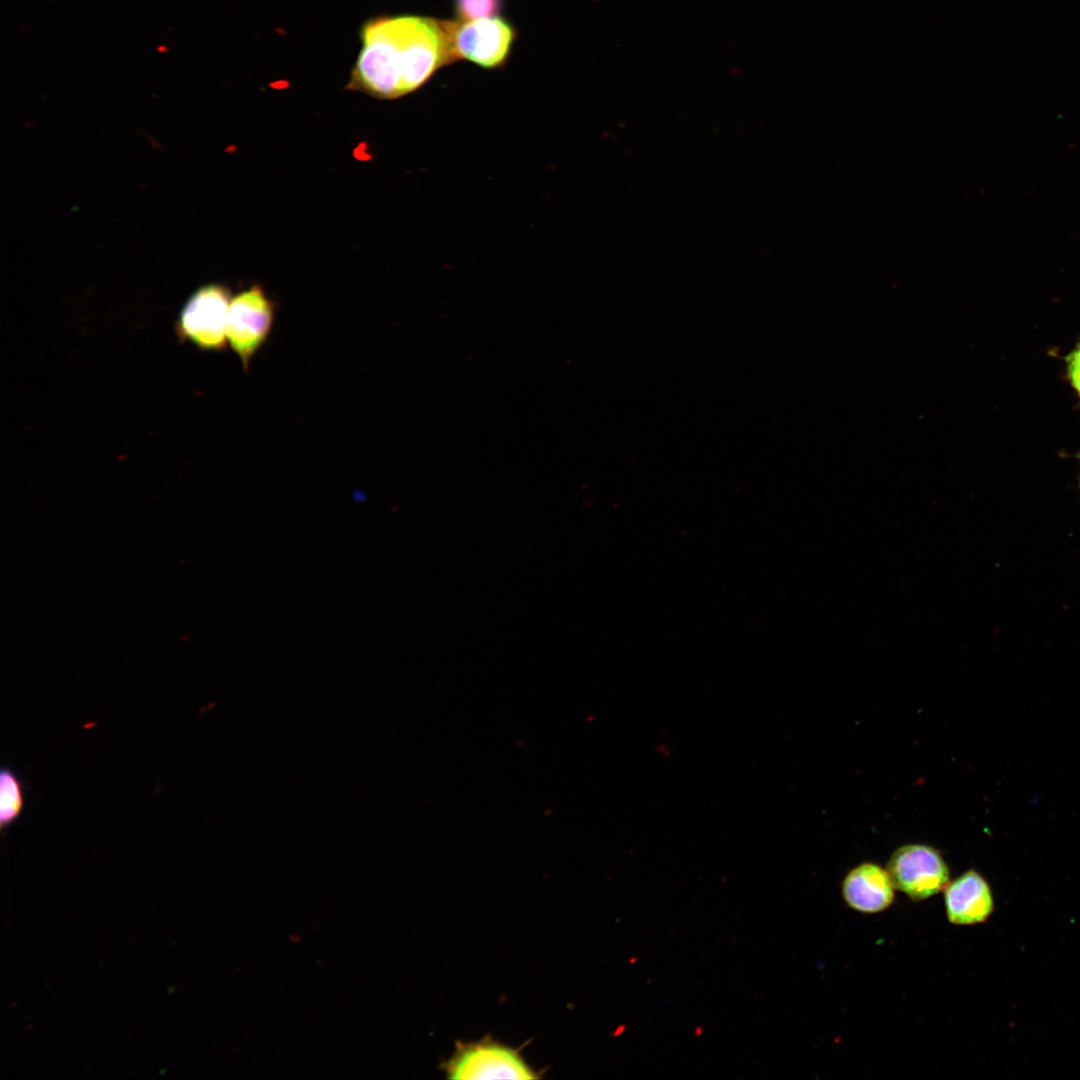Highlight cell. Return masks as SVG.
I'll list each match as a JSON object with an SVG mask.
<instances>
[{
  "mask_svg": "<svg viewBox=\"0 0 1080 1080\" xmlns=\"http://www.w3.org/2000/svg\"><path fill=\"white\" fill-rule=\"evenodd\" d=\"M361 49L345 89L396 99L423 86L456 61L447 21L418 15H378L362 23Z\"/></svg>",
  "mask_w": 1080,
  "mask_h": 1080,
  "instance_id": "1",
  "label": "cell"
},
{
  "mask_svg": "<svg viewBox=\"0 0 1080 1080\" xmlns=\"http://www.w3.org/2000/svg\"><path fill=\"white\" fill-rule=\"evenodd\" d=\"M450 1079H535L537 1073L519 1050L490 1038L458 1042L452 1057L443 1064Z\"/></svg>",
  "mask_w": 1080,
  "mask_h": 1080,
  "instance_id": "2",
  "label": "cell"
},
{
  "mask_svg": "<svg viewBox=\"0 0 1080 1080\" xmlns=\"http://www.w3.org/2000/svg\"><path fill=\"white\" fill-rule=\"evenodd\" d=\"M230 289L211 283L197 289L183 306L176 323L178 336L208 351H222L227 344Z\"/></svg>",
  "mask_w": 1080,
  "mask_h": 1080,
  "instance_id": "3",
  "label": "cell"
},
{
  "mask_svg": "<svg viewBox=\"0 0 1080 1080\" xmlns=\"http://www.w3.org/2000/svg\"><path fill=\"white\" fill-rule=\"evenodd\" d=\"M275 319V305L259 285L232 298L226 327L227 341L247 372L266 343Z\"/></svg>",
  "mask_w": 1080,
  "mask_h": 1080,
  "instance_id": "4",
  "label": "cell"
},
{
  "mask_svg": "<svg viewBox=\"0 0 1080 1080\" xmlns=\"http://www.w3.org/2000/svg\"><path fill=\"white\" fill-rule=\"evenodd\" d=\"M456 60L466 59L486 69L503 66L512 50L516 31L507 20L494 16L471 21H447Z\"/></svg>",
  "mask_w": 1080,
  "mask_h": 1080,
  "instance_id": "5",
  "label": "cell"
},
{
  "mask_svg": "<svg viewBox=\"0 0 1080 1080\" xmlns=\"http://www.w3.org/2000/svg\"><path fill=\"white\" fill-rule=\"evenodd\" d=\"M886 869L895 889L914 901H922L943 891L950 872L941 853L925 844H906L890 856Z\"/></svg>",
  "mask_w": 1080,
  "mask_h": 1080,
  "instance_id": "6",
  "label": "cell"
},
{
  "mask_svg": "<svg viewBox=\"0 0 1080 1080\" xmlns=\"http://www.w3.org/2000/svg\"><path fill=\"white\" fill-rule=\"evenodd\" d=\"M943 891L947 919L954 925L982 923L994 910L990 885L975 870L949 881Z\"/></svg>",
  "mask_w": 1080,
  "mask_h": 1080,
  "instance_id": "7",
  "label": "cell"
},
{
  "mask_svg": "<svg viewBox=\"0 0 1080 1080\" xmlns=\"http://www.w3.org/2000/svg\"><path fill=\"white\" fill-rule=\"evenodd\" d=\"M841 894L853 910L873 914L889 908L895 898V886L887 869L864 862L851 869L844 877Z\"/></svg>",
  "mask_w": 1080,
  "mask_h": 1080,
  "instance_id": "8",
  "label": "cell"
},
{
  "mask_svg": "<svg viewBox=\"0 0 1080 1080\" xmlns=\"http://www.w3.org/2000/svg\"><path fill=\"white\" fill-rule=\"evenodd\" d=\"M23 807L24 789L20 778L9 767H2L0 773L1 828L11 826L21 815Z\"/></svg>",
  "mask_w": 1080,
  "mask_h": 1080,
  "instance_id": "9",
  "label": "cell"
},
{
  "mask_svg": "<svg viewBox=\"0 0 1080 1080\" xmlns=\"http://www.w3.org/2000/svg\"><path fill=\"white\" fill-rule=\"evenodd\" d=\"M504 0H454L457 20L471 21L494 17L503 8Z\"/></svg>",
  "mask_w": 1080,
  "mask_h": 1080,
  "instance_id": "10",
  "label": "cell"
},
{
  "mask_svg": "<svg viewBox=\"0 0 1080 1080\" xmlns=\"http://www.w3.org/2000/svg\"><path fill=\"white\" fill-rule=\"evenodd\" d=\"M1066 363L1068 378L1080 397V345L1066 357Z\"/></svg>",
  "mask_w": 1080,
  "mask_h": 1080,
  "instance_id": "11",
  "label": "cell"
}]
</instances>
